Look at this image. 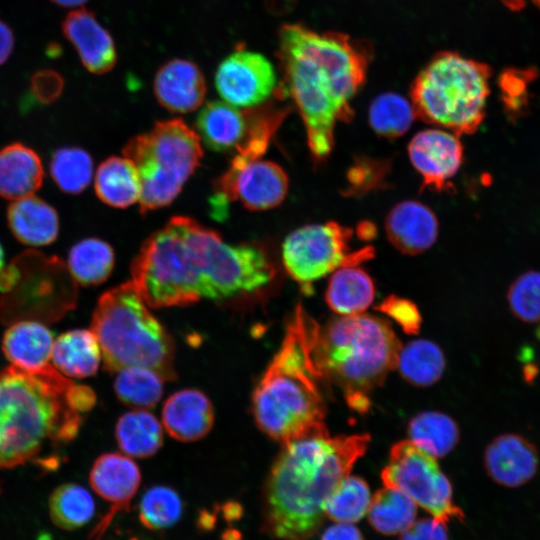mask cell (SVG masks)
<instances>
[{
  "label": "cell",
  "instance_id": "cell-1",
  "mask_svg": "<svg viewBox=\"0 0 540 540\" xmlns=\"http://www.w3.org/2000/svg\"><path fill=\"white\" fill-rule=\"evenodd\" d=\"M131 281L149 307L185 306L254 294L273 280L265 251L229 244L192 218L172 217L133 259Z\"/></svg>",
  "mask_w": 540,
  "mask_h": 540
},
{
  "label": "cell",
  "instance_id": "cell-2",
  "mask_svg": "<svg viewBox=\"0 0 540 540\" xmlns=\"http://www.w3.org/2000/svg\"><path fill=\"white\" fill-rule=\"evenodd\" d=\"M277 57L279 87L296 105L312 157L324 161L336 124L353 117L352 100L365 82L371 49L346 34L294 23L280 28Z\"/></svg>",
  "mask_w": 540,
  "mask_h": 540
},
{
  "label": "cell",
  "instance_id": "cell-3",
  "mask_svg": "<svg viewBox=\"0 0 540 540\" xmlns=\"http://www.w3.org/2000/svg\"><path fill=\"white\" fill-rule=\"evenodd\" d=\"M370 436L330 437L328 432L287 441L267 477L263 525L278 540H308L325 520L324 505L365 454Z\"/></svg>",
  "mask_w": 540,
  "mask_h": 540
},
{
  "label": "cell",
  "instance_id": "cell-4",
  "mask_svg": "<svg viewBox=\"0 0 540 540\" xmlns=\"http://www.w3.org/2000/svg\"><path fill=\"white\" fill-rule=\"evenodd\" d=\"M96 402L94 391L63 377L50 365L0 371V468L38 459L73 440L83 414Z\"/></svg>",
  "mask_w": 540,
  "mask_h": 540
},
{
  "label": "cell",
  "instance_id": "cell-5",
  "mask_svg": "<svg viewBox=\"0 0 540 540\" xmlns=\"http://www.w3.org/2000/svg\"><path fill=\"white\" fill-rule=\"evenodd\" d=\"M317 324L298 304L279 350L252 394L257 426L283 443L328 432L320 390L322 378L312 351Z\"/></svg>",
  "mask_w": 540,
  "mask_h": 540
},
{
  "label": "cell",
  "instance_id": "cell-6",
  "mask_svg": "<svg viewBox=\"0 0 540 540\" xmlns=\"http://www.w3.org/2000/svg\"><path fill=\"white\" fill-rule=\"evenodd\" d=\"M312 347L322 380L337 386L358 412L368 410L371 392L397 367L402 348L386 321L364 314L317 324Z\"/></svg>",
  "mask_w": 540,
  "mask_h": 540
},
{
  "label": "cell",
  "instance_id": "cell-7",
  "mask_svg": "<svg viewBox=\"0 0 540 540\" xmlns=\"http://www.w3.org/2000/svg\"><path fill=\"white\" fill-rule=\"evenodd\" d=\"M148 307L134 283L127 281L99 298L91 330L108 371L145 367L164 380H173L176 374L172 338Z\"/></svg>",
  "mask_w": 540,
  "mask_h": 540
},
{
  "label": "cell",
  "instance_id": "cell-8",
  "mask_svg": "<svg viewBox=\"0 0 540 540\" xmlns=\"http://www.w3.org/2000/svg\"><path fill=\"white\" fill-rule=\"evenodd\" d=\"M491 71L456 52L435 55L411 87L415 116L457 134H472L485 116Z\"/></svg>",
  "mask_w": 540,
  "mask_h": 540
},
{
  "label": "cell",
  "instance_id": "cell-9",
  "mask_svg": "<svg viewBox=\"0 0 540 540\" xmlns=\"http://www.w3.org/2000/svg\"><path fill=\"white\" fill-rule=\"evenodd\" d=\"M123 156L138 171L142 186L139 207L145 214L176 199L200 165L203 149L196 131L177 118L157 122L131 138Z\"/></svg>",
  "mask_w": 540,
  "mask_h": 540
},
{
  "label": "cell",
  "instance_id": "cell-10",
  "mask_svg": "<svg viewBox=\"0 0 540 540\" xmlns=\"http://www.w3.org/2000/svg\"><path fill=\"white\" fill-rule=\"evenodd\" d=\"M3 322H52L76 305V281L57 257L38 251L18 255L0 274Z\"/></svg>",
  "mask_w": 540,
  "mask_h": 540
},
{
  "label": "cell",
  "instance_id": "cell-11",
  "mask_svg": "<svg viewBox=\"0 0 540 540\" xmlns=\"http://www.w3.org/2000/svg\"><path fill=\"white\" fill-rule=\"evenodd\" d=\"M353 231L337 222L308 224L287 235L282 244V263L306 292L318 279L340 267L358 265L374 255L372 247L352 250Z\"/></svg>",
  "mask_w": 540,
  "mask_h": 540
},
{
  "label": "cell",
  "instance_id": "cell-12",
  "mask_svg": "<svg viewBox=\"0 0 540 540\" xmlns=\"http://www.w3.org/2000/svg\"><path fill=\"white\" fill-rule=\"evenodd\" d=\"M381 478L384 486L404 492L438 522L446 525L452 519L464 517L453 502L452 486L436 458L409 440L391 448Z\"/></svg>",
  "mask_w": 540,
  "mask_h": 540
},
{
  "label": "cell",
  "instance_id": "cell-13",
  "mask_svg": "<svg viewBox=\"0 0 540 540\" xmlns=\"http://www.w3.org/2000/svg\"><path fill=\"white\" fill-rule=\"evenodd\" d=\"M289 180L277 163L236 152L227 170L216 180L210 204L216 218H224L238 201L251 211L279 206L286 198Z\"/></svg>",
  "mask_w": 540,
  "mask_h": 540
},
{
  "label": "cell",
  "instance_id": "cell-14",
  "mask_svg": "<svg viewBox=\"0 0 540 540\" xmlns=\"http://www.w3.org/2000/svg\"><path fill=\"white\" fill-rule=\"evenodd\" d=\"M214 84L223 101L243 109L268 102L279 86L268 58L244 48L236 49L219 63Z\"/></svg>",
  "mask_w": 540,
  "mask_h": 540
},
{
  "label": "cell",
  "instance_id": "cell-15",
  "mask_svg": "<svg viewBox=\"0 0 540 540\" xmlns=\"http://www.w3.org/2000/svg\"><path fill=\"white\" fill-rule=\"evenodd\" d=\"M408 155L423 186L441 191L461 167L463 146L458 135L451 131L426 129L410 140Z\"/></svg>",
  "mask_w": 540,
  "mask_h": 540
},
{
  "label": "cell",
  "instance_id": "cell-16",
  "mask_svg": "<svg viewBox=\"0 0 540 540\" xmlns=\"http://www.w3.org/2000/svg\"><path fill=\"white\" fill-rule=\"evenodd\" d=\"M89 481L93 490L111 504L108 513L93 531L92 537L98 539L118 512L128 510L140 486L141 473L129 456L105 453L94 462Z\"/></svg>",
  "mask_w": 540,
  "mask_h": 540
},
{
  "label": "cell",
  "instance_id": "cell-17",
  "mask_svg": "<svg viewBox=\"0 0 540 540\" xmlns=\"http://www.w3.org/2000/svg\"><path fill=\"white\" fill-rule=\"evenodd\" d=\"M205 77L199 66L187 59L175 58L156 72L153 92L158 103L173 113L198 109L206 95Z\"/></svg>",
  "mask_w": 540,
  "mask_h": 540
},
{
  "label": "cell",
  "instance_id": "cell-18",
  "mask_svg": "<svg viewBox=\"0 0 540 540\" xmlns=\"http://www.w3.org/2000/svg\"><path fill=\"white\" fill-rule=\"evenodd\" d=\"M62 28L89 72L104 74L112 70L117 61L114 40L91 11L84 8L71 11Z\"/></svg>",
  "mask_w": 540,
  "mask_h": 540
},
{
  "label": "cell",
  "instance_id": "cell-19",
  "mask_svg": "<svg viewBox=\"0 0 540 540\" xmlns=\"http://www.w3.org/2000/svg\"><path fill=\"white\" fill-rule=\"evenodd\" d=\"M253 108H239L223 100L207 102L196 118V133L212 151L236 150L249 135Z\"/></svg>",
  "mask_w": 540,
  "mask_h": 540
},
{
  "label": "cell",
  "instance_id": "cell-20",
  "mask_svg": "<svg viewBox=\"0 0 540 540\" xmlns=\"http://www.w3.org/2000/svg\"><path fill=\"white\" fill-rule=\"evenodd\" d=\"M385 231L390 243L401 253L417 255L435 243L439 224L434 212L425 204L405 200L387 214Z\"/></svg>",
  "mask_w": 540,
  "mask_h": 540
},
{
  "label": "cell",
  "instance_id": "cell-21",
  "mask_svg": "<svg viewBox=\"0 0 540 540\" xmlns=\"http://www.w3.org/2000/svg\"><path fill=\"white\" fill-rule=\"evenodd\" d=\"M535 446L518 434H503L494 439L484 454L489 476L498 484L515 488L531 480L537 472Z\"/></svg>",
  "mask_w": 540,
  "mask_h": 540
},
{
  "label": "cell",
  "instance_id": "cell-22",
  "mask_svg": "<svg viewBox=\"0 0 540 540\" xmlns=\"http://www.w3.org/2000/svg\"><path fill=\"white\" fill-rule=\"evenodd\" d=\"M162 422L174 439L196 441L203 438L213 426V406L203 392L183 389L172 394L164 403Z\"/></svg>",
  "mask_w": 540,
  "mask_h": 540
},
{
  "label": "cell",
  "instance_id": "cell-23",
  "mask_svg": "<svg viewBox=\"0 0 540 540\" xmlns=\"http://www.w3.org/2000/svg\"><path fill=\"white\" fill-rule=\"evenodd\" d=\"M54 337L51 330L37 321L12 323L2 339V350L12 365L38 371L49 364Z\"/></svg>",
  "mask_w": 540,
  "mask_h": 540
},
{
  "label": "cell",
  "instance_id": "cell-24",
  "mask_svg": "<svg viewBox=\"0 0 540 540\" xmlns=\"http://www.w3.org/2000/svg\"><path fill=\"white\" fill-rule=\"evenodd\" d=\"M39 156L29 147L13 143L0 150V196L18 200L33 195L43 181Z\"/></svg>",
  "mask_w": 540,
  "mask_h": 540
},
{
  "label": "cell",
  "instance_id": "cell-25",
  "mask_svg": "<svg viewBox=\"0 0 540 540\" xmlns=\"http://www.w3.org/2000/svg\"><path fill=\"white\" fill-rule=\"evenodd\" d=\"M7 217L14 236L26 245L45 246L57 238V212L37 197L31 195L16 200L9 206Z\"/></svg>",
  "mask_w": 540,
  "mask_h": 540
},
{
  "label": "cell",
  "instance_id": "cell-26",
  "mask_svg": "<svg viewBox=\"0 0 540 540\" xmlns=\"http://www.w3.org/2000/svg\"><path fill=\"white\" fill-rule=\"evenodd\" d=\"M102 358L99 342L92 332L74 329L54 341L51 359L56 370L75 378L94 375Z\"/></svg>",
  "mask_w": 540,
  "mask_h": 540
},
{
  "label": "cell",
  "instance_id": "cell-27",
  "mask_svg": "<svg viewBox=\"0 0 540 540\" xmlns=\"http://www.w3.org/2000/svg\"><path fill=\"white\" fill-rule=\"evenodd\" d=\"M374 297L375 286L371 277L357 265L335 270L325 294L328 306L342 316L362 314Z\"/></svg>",
  "mask_w": 540,
  "mask_h": 540
},
{
  "label": "cell",
  "instance_id": "cell-28",
  "mask_svg": "<svg viewBox=\"0 0 540 540\" xmlns=\"http://www.w3.org/2000/svg\"><path fill=\"white\" fill-rule=\"evenodd\" d=\"M95 191L102 202L114 208L139 202L142 186L136 167L124 156L107 158L97 169Z\"/></svg>",
  "mask_w": 540,
  "mask_h": 540
},
{
  "label": "cell",
  "instance_id": "cell-29",
  "mask_svg": "<svg viewBox=\"0 0 540 540\" xmlns=\"http://www.w3.org/2000/svg\"><path fill=\"white\" fill-rule=\"evenodd\" d=\"M115 437L127 456L146 458L154 455L162 446L163 429L152 413L139 409L119 418Z\"/></svg>",
  "mask_w": 540,
  "mask_h": 540
},
{
  "label": "cell",
  "instance_id": "cell-30",
  "mask_svg": "<svg viewBox=\"0 0 540 540\" xmlns=\"http://www.w3.org/2000/svg\"><path fill=\"white\" fill-rule=\"evenodd\" d=\"M416 515L417 504L404 492L388 486L372 496L367 511L373 529L386 536L402 533L416 520Z\"/></svg>",
  "mask_w": 540,
  "mask_h": 540
},
{
  "label": "cell",
  "instance_id": "cell-31",
  "mask_svg": "<svg viewBox=\"0 0 540 540\" xmlns=\"http://www.w3.org/2000/svg\"><path fill=\"white\" fill-rule=\"evenodd\" d=\"M409 441L433 456L444 457L459 440V429L455 421L436 411H426L415 416L408 426Z\"/></svg>",
  "mask_w": 540,
  "mask_h": 540
},
{
  "label": "cell",
  "instance_id": "cell-32",
  "mask_svg": "<svg viewBox=\"0 0 540 540\" xmlns=\"http://www.w3.org/2000/svg\"><path fill=\"white\" fill-rule=\"evenodd\" d=\"M114 260V251L107 242L86 238L69 251L67 267L76 282L85 286L96 285L109 277Z\"/></svg>",
  "mask_w": 540,
  "mask_h": 540
},
{
  "label": "cell",
  "instance_id": "cell-33",
  "mask_svg": "<svg viewBox=\"0 0 540 540\" xmlns=\"http://www.w3.org/2000/svg\"><path fill=\"white\" fill-rule=\"evenodd\" d=\"M48 510L55 526L72 531L83 527L93 518L95 502L83 486L65 483L50 494Z\"/></svg>",
  "mask_w": 540,
  "mask_h": 540
},
{
  "label": "cell",
  "instance_id": "cell-34",
  "mask_svg": "<svg viewBox=\"0 0 540 540\" xmlns=\"http://www.w3.org/2000/svg\"><path fill=\"white\" fill-rule=\"evenodd\" d=\"M397 366L409 383L429 386L441 378L445 369V358L435 343L420 339L401 348Z\"/></svg>",
  "mask_w": 540,
  "mask_h": 540
},
{
  "label": "cell",
  "instance_id": "cell-35",
  "mask_svg": "<svg viewBox=\"0 0 540 540\" xmlns=\"http://www.w3.org/2000/svg\"><path fill=\"white\" fill-rule=\"evenodd\" d=\"M371 498L368 484L360 477L348 475L328 496L325 517L354 524L367 514Z\"/></svg>",
  "mask_w": 540,
  "mask_h": 540
},
{
  "label": "cell",
  "instance_id": "cell-36",
  "mask_svg": "<svg viewBox=\"0 0 540 540\" xmlns=\"http://www.w3.org/2000/svg\"><path fill=\"white\" fill-rule=\"evenodd\" d=\"M164 378L145 367H127L118 371L114 390L121 402L135 408L155 406L163 394Z\"/></svg>",
  "mask_w": 540,
  "mask_h": 540
},
{
  "label": "cell",
  "instance_id": "cell-37",
  "mask_svg": "<svg viewBox=\"0 0 540 540\" xmlns=\"http://www.w3.org/2000/svg\"><path fill=\"white\" fill-rule=\"evenodd\" d=\"M415 118L412 103L392 92L377 96L368 110L371 128L379 136L390 139L404 135Z\"/></svg>",
  "mask_w": 540,
  "mask_h": 540
},
{
  "label": "cell",
  "instance_id": "cell-38",
  "mask_svg": "<svg viewBox=\"0 0 540 540\" xmlns=\"http://www.w3.org/2000/svg\"><path fill=\"white\" fill-rule=\"evenodd\" d=\"M50 172L57 186L66 193L78 194L90 184L93 161L89 153L78 147H63L52 156Z\"/></svg>",
  "mask_w": 540,
  "mask_h": 540
},
{
  "label": "cell",
  "instance_id": "cell-39",
  "mask_svg": "<svg viewBox=\"0 0 540 540\" xmlns=\"http://www.w3.org/2000/svg\"><path fill=\"white\" fill-rule=\"evenodd\" d=\"M183 502L168 486H153L145 491L139 502L140 522L148 529L161 530L175 525L181 518Z\"/></svg>",
  "mask_w": 540,
  "mask_h": 540
},
{
  "label": "cell",
  "instance_id": "cell-40",
  "mask_svg": "<svg viewBox=\"0 0 540 540\" xmlns=\"http://www.w3.org/2000/svg\"><path fill=\"white\" fill-rule=\"evenodd\" d=\"M507 298L518 319L529 323L540 321V272L529 271L519 276L510 286Z\"/></svg>",
  "mask_w": 540,
  "mask_h": 540
},
{
  "label": "cell",
  "instance_id": "cell-41",
  "mask_svg": "<svg viewBox=\"0 0 540 540\" xmlns=\"http://www.w3.org/2000/svg\"><path fill=\"white\" fill-rule=\"evenodd\" d=\"M397 322L409 334H416L420 328L421 316L417 306L411 301L397 296H389L378 308Z\"/></svg>",
  "mask_w": 540,
  "mask_h": 540
},
{
  "label": "cell",
  "instance_id": "cell-42",
  "mask_svg": "<svg viewBox=\"0 0 540 540\" xmlns=\"http://www.w3.org/2000/svg\"><path fill=\"white\" fill-rule=\"evenodd\" d=\"M398 540H449L446 525L433 517L415 520Z\"/></svg>",
  "mask_w": 540,
  "mask_h": 540
},
{
  "label": "cell",
  "instance_id": "cell-43",
  "mask_svg": "<svg viewBox=\"0 0 540 540\" xmlns=\"http://www.w3.org/2000/svg\"><path fill=\"white\" fill-rule=\"evenodd\" d=\"M32 83L36 97L44 102L55 99L63 85L62 79L54 71H42L36 74L33 77Z\"/></svg>",
  "mask_w": 540,
  "mask_h": 540
},
{
  "label": "cell",
  "instance_id": "cell-44",
  "mask_svg": "<svg viewBox=\"0 0 540 540\" xmlns=\"http://www.w3.org/2000/svg\"><path fill=\"white\" fill-rule=\"evenodd\" d=\"M320 540H364V538L354 524L335 522L324 530Z\"/></svg>",
  "mask_w": 540,
  "mask_h": 540
},
{
  "label": "cell",
  "instance_id": "cell-45",
  "mask_svg": "<svg viewBox=\"0 0 540 540\" xmlns=\"http://www.w3.org/2000/svg\"><path fill=\"white\" fill-rule=\"evenodd\" d=\"M14 47V36L11 29L0 20V65L6 62Z\"/></svg>",
  "mask_w": 540,
  "mask_h": 540
},
{
  "label": "cell",
  "instance_id": "cell-46",
  "mask_svg": "<svg viewBox=\"0 0 540 540\" xmlns=\"http://www.w3.org/2000/svg\"><path fill=\"white\" fill-rule=\"evenodd\" d=\"M59 6L63 7H79L83 5L87 0H52Z\"/></svg>",
  "mask_w": 540,
  "mask_h": 540
},
{
  "label": "cell",
  "instance_id": "cell-47",
  "mask_svg": "<svg viewBox=\"0 0 540 540\" xmlns=\"http://www.w3.org/2000/svg\"><path fill=\"white\" fill-rule=\"evenodd\" d=\"M505 6H507L510 9H519L522 8L524 5L523 0H501Z\"/></svg>",
  "mask_w": 540,
  "mask_h": 540
},
{
  "label": "cell",
  "instance_id": "cell-48",
  "mask_svg": "<svg viewBox=\"0 0 540 540\" xmlns=\"http://www.w3.org/2000/svg\"><path fill=\"white\" fill-rule=\"evenodd\" d=\"M3 269H4V252L0 244V274L2 273Z\"/></svg>",
  "mask_w": 540,
  "mask_h": 540
},
{
  "label": "cell",
  "instance_id": "cell-49",
  "mask_svg": "<svg viewBox=\"0 0 540 540\" xmlns=\"http://www.w3.org/2000/svg\"><path fill=\"white\" fill-rule=\"evenodd\" d=\"M531 1L540 8V0H531Z\"/></svg>",
  "mask_w": 540,
  "mask_h": 540
}]
</instances>
